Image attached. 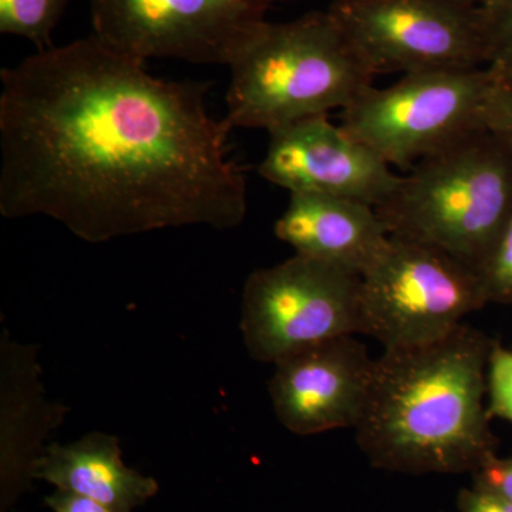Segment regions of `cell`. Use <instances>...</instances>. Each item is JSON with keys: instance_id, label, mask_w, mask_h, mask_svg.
Returning a JSON list of instances; mask_svg holds the SVG:
<instances>
[{"instance_id": "7", "label": "cell", "mask_w": 512, "mask_h": 512, "mask_svg": "<svg viewBox=\"0 0 512 512\" xmlns=\"http://www.w3.org/2000/svg\"><path fill=\"white\" fill-rule=\"evenodd\" d=\"M241 333L249 356L276 365L299 350L360 335V276L293 255L248 276Z\"/></svg>"}, {"instance_id": "22", "label": "cell", "mask_w": 512, "mask_h": 512, "mask_svg": "<svg viewBox=\"0 0 512 512\" xmlns=\"http://www.w3.org/2000/svg\"><path fill=\"white\" fill-rule=\"evenodd\" d=\"M45 503L53 512H113L90 498L62 490L47 495Z\"/></svg>"}, {"instance_id": "6", "label": "cell", "mask_w": 512, "mask_h": 512, "mask_svg": "<svg viewBox=\"0 0 512 512\" xmlns=\"http://www.w3.org/2000/svg\"><path fill=\"white\" fill-rule=\"evenodd\" d=\"M485 305L473 268L440 249L390 237L360 276V335L384 350L419 348L451 335Z\"/></svg>"}, {"instance_id": "15", "label": "cell", "mask_w": 512, "mask_h": 512, "mask_svg": "<svg viewBox=\"0 0 512 512\" xmlns=\"http://www.w3.org/2000/svg\"><path fill=\"white\" fill-rule=\"evenodd\" d=\"M67 0H0V32L28 39L39 50L52 47V33Z\"/></svg>"}, {"instance_id": "20", "label": "cell", "mask_w": 512, "mask_h": 512, "mask_svg": "<svg viewBox=\"0 0 512 512\" xmlns=\"http://www.w3.org/2000/svg\"><path fill=\"white\" fill-rule=\"evenodd\" d=\"M473 476V487L512 503V456L488 458Z\"/></svg>"}, {"instance_id": "9", "label": "cell", "mask_w": 512, "mask_h": 512, "mask_svg": "<svg viewBox=\"0 0 512 512\" xmlns=\"http://www.w3.org/2000/svg\"><path fill=\"white\" fill-rule=\"evenodd\" d=\"M272 0H90L93 35L119 52L229 66Z\"/></svg>"}, {"instance_id": "16", "label": "cell", "mask_w": 512, "mask_h": 512, "mask_svg": "<svg viewBox=\"0 0 512 512\" xmlns=\"http://www.w3.org/2000/svg\"><path fill=\"white\" fill-rule=\"evenodd\" d=\"M485 67L498 77H512V0L480 5Z\"/></svg>"}, {"instance_id": "1", "label": "cell", "mask_w": 512, "mask_h": 512, "mask_svg": "<svg viewBox=\"0 0 512 512\" xmlns=\"http://www.w3.org/2000/svg\"><path fill=\"white\" fill-rule=\"evenodd\" d=\"M0 214L43 215L92 244L237 228L247 175L210 83L170 82L94 35L0 73Z\"/></svg>"}, {"instance_id": "10", "label": "cell", "mask_w": 512, "mask_h": 512, "mask_svg": "<svg viewBox=\"0 0 512 512\" xmlns=\"http://www.w3.org/2000/svg\"><path fill=\"white\" fill-rule=\"evenodd\" d=\"M258 171L289 194L332 195L375 208L400 181L393 167L329 116L271 131Z\"/></svg>"}, {"instance_id": "13", "label": "cell", "mask_w": 512, "mask_h": 512, "mask_svg": "<svg viewBox=\"0 0 512 512\" xmlns=\"http://www.w3.org/2000/svg\"><path fill=\"white\" fill-rule=\"evenodd\" d=\"M274 231L296 255L359 276L382 254L390 239L372 205L319 194H289L288 207L275 222Z\"/></svg>"}, {"instance_id": "14", "label": "cell", "mask_w": 512, "mask_h": 512, "mask_svg": "<svg viewBox=\"0 0 512 512\" xmlns=\"http://www.w3.org/2000/svg\"><path fill=\"white\" fill-rule=\"evenodd\" d=\"M33 477L113 512H134L160 491L156 478L124 463L119 439L101 431L70 444H49Z\"/></svg>"}, {"instance_id": "21", "label": "cell", "mask_w": 512, "mask_h": 512, "mask_svg": "<svg viewBox=\"0 0 512 512\" xmlns=\"http://www.w3.org/2000/svg\"><path fill=\"white\" fill-rule=\"evenodd\" d=\"M457 510L458 512H512V503L471 485L470 488H463L458 493Z\"/></svg>"}, {"instance_id": "19", "label": "cell", "mask_w": 512, "mask_h": 512, "mask_svg": "<svg viewBox=\"0 0 512 512\" xmlns=\"http://www.w3.org/2000/svg\"><path fill=\"white\" fill-rule=\"evenodd\" d=\"M485 126L512 147V77H498L494 74Z\"/></svg>"}, {"instance_id": "5", "label": "cell", "mask_w": 512, "mask_h": 512, "mask_svg": "<svg viewBox=\"0 0 512 512\" xmlns=\"http://www.w3.org/2000/svg\"><path fill=\"white\" fill-rule=\"evenodd\" d=\"M494 74L488 67L403 74L370 86L342 110L340 126L390 167L412 170L485 126Z\"/></svg>"}, {"instance_id": "4", "label": "cell", "mask_w": 512, "mask_h": 512, "mask_svg": "<svg viewBox=\"0 0 512 512\" xmlns=\"http://www.w3.org/2000/svg\"><path fill=\"white\" fill-rule=\"evenodd\" d=\"M376 211L390 237L440 249L477 271L512 217V147L481 128L400 175Z\"/></svg>"}, {"instance_id": "11", "label": "cell", "mask_w": 512, "mask_h": 512, "mask_svg": "<svg viewBox=\"0 0 512 512\" xmlns=\"http://www.w3.org/2000/svg\"><path fill=\"white\" fill-rule=\"evenodd\" d=\"M342 336L292 353L269 380L279 423L296 436L356 429L372 386L376 359L355 338Z\"/></svg>"}, {"instance_id": "23", "label": "cell", "mask_w": 512, "mask_h": 512, "mask_svg": "<svg viewBox=\"0 0 512 512\" xmlns=\"http://www.w3.org/2000/svg\"><path fill=\"white\" fill-rule=\"evenodd\" d=\"M468 2L476 3V5H484V3L490 2V0H468Z\"/></svg>"}, {"instance_id": "8", "label": "cell", "mask_w": 512, "mask_h": 512, "mask_svg": "<svg viewBox=\"0 0 512 512\" xmlns=\"http://www.w3.org/2000/svg\"><path fill=\"white\" fill-rule=\"evenodd\" d=\"M329 10L376 76L485 67L480 5L468 0H335Z\"/></svg>"}, {"instance_id": "18", "label": "cell", "mask_w": 512, "mask_h": 512, "mask_svg": "<svg viewBox=\"0 0 512 512\" xmlns=\"http://www.w3.org/2000/svg\"><path fill=\"white\" fill-rule=\"evenodd\" d=\"M487 412L512 424V349L493 342L487 363Z\"/></svg>"}, {"instance_id": "12", "label": "cell", "mask_w": 512, "mask_h": 512, "mask_svg": "<svg viewBox=\"0 0 512 512\" xmlns=\"http://www.w3.org/2000/svg\"><path fill=\"white\" fill-rule=\"evenodd\" d=\"M67 410L50 402L40 379L33 346L3 332L0 342V504L2 512L35 480L45 441L63 423Z\"/></svg>"}, {"instance_id": "17", "label": "cell", "mask_w": 512, "mask_h": 512, "mask_svg": "<svg viewBox=\"0 0 512 512\" xmlns=\"http://www.w3.org/2000/svg\"><path fill=\"white\" fill-rule=\"evenodd\" d=\"M476 274L487 305H512V217Z\"/></svg>"}, {"instance_id": "2", "label": "cell", "mask_w": 512, "mask_h": 512, "mask_svg": "<svg viewBox=\"0 0 512 512\" xmlns=\"http://www.w3.org/2000/svg\"><path fill=\"white\" fill-rule=\"evenodd\" d=\"M494 340L461 325L419 348L383 350L356 441L370 466L390 473H476L495 453L487 396Z\"/></svg>"}, {"instance_id": "3", "label": "cell", "mask_w": 512, "mask_h": 512, "mask_svg": "<svg viewBox=\"0 0 512 512\" xmlns=\"http://www.w3.org/2000/svg\"><path fill=\"white\" fill-rule=\"evenodd\" d=\"M228 67L229 127L268 133L346 109L376 77L329 9L265 22Z\"/></svg>"}]
</instances>
